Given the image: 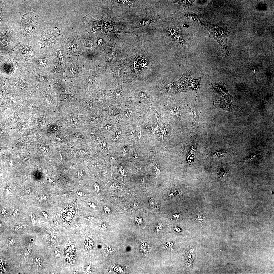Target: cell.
I'll use <instances>...</instances> for the list:
<instances>
[{
    "mask_svg": "<svg viewBox=\"0 0 274 274\" xmlns=\"http://www.w3.org/2000/svg\"><path fill=\"white\" fill-rule=\"evenodd\" d=\"M161 106V114L172 124L184 118L188 112L187 106L181 100L168 97L162 101Z\"/></svg>",
    "mask_w": 274,
    "mask_h": 274,
    "instance_id": "1",
    "label": "cell"
},
{
    "mask_svg": "<svg viewBox=\"0 0 274 274\" xmlns=\"http://www.w3.org/2000/svg\"><path fill=\"white\" fill-rule=\"evenodd\" d=\"M101 73L97 66L87 68L72 83L77 89H81L89 92H93L99 87L101 81Z\"/></svg>",
    "mask_w": 274,
    "mask_h": 274,
    "instance_id": "2",
    "label": "cell"
},
{
    "mask_svg": "<svg viewBox=\"0 0 274 274\" xmlns=\"http://www.w3.org/2000/svg\"><path fill=\"white\" fill-rule=\"evenodd\" d=\"M202 27L207 30L209 32V37L216 40L219 43L220 50L227 56H231L227 47V40L231 31V27L224 24L221 21L213 25H209L202 23Z\"/></svg>",
    "mask_w": 274,
    "mask_h": 274,
    "instance_id": "3",
    "label": "cell"
},
{
    "mask_svg": "<svg viewBox=\"0 0 274 274\" xmlns=\"http://www.w3.org/2000/svg\"><path fill=\"white\" fill-rule=\"evenodd\" d=\"M190 70L184 72L179 80L172 82L168 81L167 87L170 94L183 92L199 91L200 88L201 78L194 79L191 77Z\"/></svg>",
    "mask_w": 274,
    "mask_h": 274,
    "instance_id": "4",
    "label": "cell"
},
{
    "mask_svg": "<svg viewBox=\"0 0 274 274\" xmlns=\"http://www.w3.org/2000/svg\"><path fill=\"white\" fill-rule=\"evenodd\" d=\"M136 0L101 1L104 9L110 11L113 13L122 14L126 15L140 7L142 1Z\"/></svg>",
    "mask_w": 274,
    "mask_h": 274,
    "instance_id": "5",
    "label": "cell"
},
{
    "mask_svg": "<svg viewBox=\"0 0 274 274\" xmlns=\"http://www.w3.org/2000/svg\"><path fill=\"white\" fill-rule=\"evenodd\" d=\"M129 83H122L112 89L110 97L105 100V103L109 105H120L127 101L129 98L128 95L130 91Z\"/></svg>",
    "mask_w": 274,
    "mask_h": 274,
    "instance_id": "6",
    "label": "cell"
},
{
    "mask_svg": "<svg viewBox=\"0 0 274 274\" xmlns=\"http://www.w3.org/2000/svg\"><path fill=\"white\" fill-rule=\"evenodd\" d=\"M87 68L78 61L77 57L70 58L65 66L59 74L72 82L79 77Z\"/></svg>",
    "mask_w": 274,
    "mask_h": 274,
    "instance_id": "7",
    "label": "cell"
},
{
    "mask_svg": "<svg viewBox=\"0 0 274 274\" xmlns=\"http://www.w3.org/2000/svg\"><path fill=\"white\" fill-rule=\"evenodd\" d=\"M153 123L155 126V138L165 145L167 142L170 139L173 132L172 124L170 123L166 124L165 122L162 123Z\"/></svg>",
    "mask_w": 274,
    "mask_h": 274,
    "instance_id": "8",
    "label": "cell"
},
{
    "mask_svg": "<svg viewBox=\"0 0 274 274\" xmlns=\"http://www.w3.org/2000/svg\"><path fill=\"white\" fill-rule=\"evenodd\" d=\"M131 92V96L130 97L139 105L151 107L156 100L155 97L144 89H134Z\"/></svg>",
    "mask_w": 274,
    "mask_h": 274,
    "instance_id": "9",
    "label": "cell"
},
{
    "mask_svg": "<svg viewBox=\"0 0 274 274\" xmlns=\"http://www.w3.org/2000/svg\"><path fill=\"white\" fill-rule=\"evenodd\" d=\"M121 105H108L104 101L102 106L100 109V115L107 120L113 121L116 123L120 118Z\"/></svg>",
    "mask_w": 274,
    "mask_h": 274,
    "instance_id": "10",
    "label": "cell"
},
{
    "mask_svg": "<svg viewBox=\"0 0 274 274\" xmlns=\"http://www.w3.org/2000/svg\"><path fill=\"white\" fill-rule=\"evenodd\" d=\"M213 104L219 112H229L237 115H241L242 114L244 109L242 106L234 105L231 101L225 99L222 101L214 100Z\"/></svg>",
    "mask_w": 274,
    "mask_h": 274,
    "instance_id": "11",
    "label": "cell"
},
{
    "mask_svg": "<svg viewBox=\"0 0 274 274\" xmlns=\"http://www.w3.org/2000/svg\"><path fill=\"white\" fill-rule=\"evenodd\" d=\"M22 101L21 109L22 112L27 114H36L40 112V104L39 99H30Z\"/></svg>",
    "mask_w": 274,
    "mask_h": 274,
    "instance_id": "12",
    "label": "cell"
},
{
    "mask_svg": "<svg viewBox=\"0 0 274 274\" xmlns=\"http://www.w3.org/2000/svg\"><path fill=\"white\" fill-rule=\"evenodd\" d=\"M147 147L148 166L158 163L161 158L165 157L166 155L162 153L155 146L147 144Z\"/></svg>",
    "mask_w": 274,
    "mask_h": 274,
    "instance_id": "13",
    "label": "cell"
},
{
    "mask_svg": "<svg viewBox=\"0 0 274 274\" xmlns=\"http://www.w3.org/2000/svg\"><path fill=\"white\" fill-rule=\"evenodd\" d=\"M210 82V84H209L208 87L212 90L214 92L223 97L227 100L231 101L233 100V96L228 92L226 87L225 83L221 81L219 83L214 81Z\"/></svg>",
    "mask_w": 274,
    "mask_h": 274,
    "instance_id": "14",
    "label": "cell"
},
{
    "mask_svg": "<svg viewBox=\"0 0 274 274\" xmlns=\"http://www.w3.org/2000/svg\"><path fill=\"white\" fill-rule=\"evenodd\" d=\"M33 14L29 12L24 14L23 17L22 27L24 32L27 35L31 34L36 26Z\"/></svg>",
    "mask_w": 274,
    "mask_h": 274,
    "instance_id": "15",
    "label": "cell"
},
{
    "mask_svg": "<svg viewBox=\"0 0 274 274\" xmlns=\"http://www.w3.org/2000/svg\"><path fill=\"white\" fill-rule=\"evenodd\" d=\"M22 112L20 109L18 108L14 110L8 115L6 120L12 128H15L23 118Z\"/></svg>",
    "mask_w": 274,
    "mask_h": 274,
    "instance_id": "16",
    "label": "cell"
},
{
    "mask_svg": "<svg viewBox=\"0 0 274 274\" xmlns=\"http://www.w3.org/2000/svg\"><path fill=\"white\" fill-rule=\"evenodd\" d=\"M111 90H105L100 89L99 87L96 88L92 94V96L95 99L102 102L111 96Z\"/></svg>",
    "mask_w": 274,
    "mask_h": 274,
    "instance_id": "17",
    "label": "cell"
},
{
    "mask_svg": "<svg viewBox=\"0 0 274 274\" xmlns=\"http://www.w3.org/2000/svg\"><path fill=\"white\" fill-rule=\"evenodd\" d=\"M32 118L31 116L23 118L15 128L17 131L20 133H23L27 131L32 122Z\"/></svg>",
    "mask_w": 274,
    "mask_h": 274,
    "instance_id": "18",
    "label": "cell"
},
{
    "mask_svg": "<svg viewBox=\"0 0 274 274\" xmlns=\"http://www.w3.org/2000/svg\"><path fill=\"white\" fill-rule=\"evenodd\" d=\"M109 68L113 74V77L116 78H123L124 74V66L119 63H116L110 66Z\"/></svg>",
    "mask_w": 274,
    "mask_h": 274,
    "instance_id": "19",
    "label": "cell"
},
{
    "mask_svg": "<svg viewBox=\"0 0 274 274\" xmlns=\"http://www.w3.org/2000/svg\"><path fill=\"white\" fill-rule=\"evenodd\" d=\"M197 96L195 98V100L191 106V109L193 113V118L191 127H195L198 128V122L199 121V116L201 111L198 110L196 105V102Z\"/></svg>",
    "mask_w": 274,
    "mask_h": 274,
    "instance_id": "20",
    "label": "cell"
},
{
    "mask_svg": "<svg viewBox=\"0 0 274 274\" xmlns=\"http://www.w3.org/2000/svg\"><path fill=\"white\" fill-rule=\"evenodd\" d=\"M188 11H189L185 12V16L192 22L195 23L196 24L199 25L201 27L202 23L200 20V16L198 13L191 9Z\"/></svg>",
    "mask_w": 274,
    "mask_h": 274,
    "instance_id": "21",
    "label": "cell"
},
{
    "mask_svg": "<svg viewBox=\"0 0 274 274\" xmlns=\"http://www.w3.org/2000/svg\"><path fill=\"white\" fill-rule=\"evenodd\" d=\"M33 122L41 128H42L47 125V118L46 116L38 113L35 114Z\"/></svg>",
    "mask_w": 274,
    "mask_h": 274,
    "instance_id": "22",
    "label": "cell"
},
{
    "mask_svg": "<svg viewBox=\"0 0 274 274\" xmlns=\"http://www.w3.org/2000/svg\"><path fill=\"white\" fill-rule=\"evenodd\" d=\"M118 126L115 121H112L108 122L101 127V129L106 132H110Z\"/></svg>",
    "mask_w": 274,
    "mask_h": 274,
    "instance_id": "23",
    "label": "cell"
},
{
    "mask_svg": "<svg viewBox=\"0 0 274 274\" xmlns=\"http://www.w3.org/2000/svg\"><path fill=\"white\" fill-rule=\"evenodd\" d=\"M125 127H118L113 130V139L115 141H117L120 139L122 133L123 131L125 129Z\"/></svg>",
    "mask_w": 274,
    "mask_h": 274,
    "instance_id": "24",
    "label": "cell"
},
{
    "mask_svg": "<svg viewBox=\"0 0 274 274\" xmlns=\"http://www.w3.org/2000/svg\"><path fill=\"white\" fill-rule=\"evenodd\" d=\"M194 0H175L173 2L174 3L178 4L182 6L184 9L191 8L192 3Z\"/></svg>",
    "mask_w": 274,
    "mask_h": 274,
    "instance_id": "25",
    "label": "cell"
},
{
    "mask_svg": "<svg viewBox=\"0 0 274 274\" xmlns=\"http://www.w3.org/2000/svg\"><path fill=\"white\" fill-rule=\"evenodd\" d=\"M261 154V152H257L254 154L251 155L250 156L246 157L245 158L242 159L241 161L239 162H248L251 161L252 160H253L255 158L258 157Z\"/></svg>",
    "mask_w": 274,
    "mask_h": 274,
    "instance_id": "26",
    "label": "cell"
},
{
    "mask_svg": "<svg viewBox=\"0 0 274 274\" xmlns=\"http://www.w3.org/2000/svg\"><path fill=\"white\" fill-rule=\"evenodd\" d=\"M194 260V255L192 253H190L187 255V262L192 265Z\"/></svg>",
    "mask_w": 274,
    "mask_h": 274,
    "instance_id": "27",
    "label": "cell"
},
{
    "mask_svg": "<svg viewBox=\"0 0 274 274\" xmlns=\"http://www.w3.org/2000/svg\"><path fill=\"white\" fill-rule=\"evenodd\" d=\"M94 187L95 190L98 194H100V190L99 185L97 183H95L94 184Z\"/></svg>",
    "mask_w": 274,
    "mask_h": 274,
    "instance_id": "28",
    "label": "cell"
},
{
    "mask_svg": "<svg viewBox=\"0 0 274 274\" xmlns=\"http://www.w3.org/2000/svg\"><path fill=\"white\" fill-rule=\"evenodd\" d=\"M197 216L196 219H197V220H198L197 221H199L198 222H200V223L201 222H202V221H203V216L200 213H198L197 214Z\"/></svg>",
    "mask_w": 274,
    "mask_h": 274,
    "instance_id": "29",
    "label": "cell"
},
{
    "mask_svg": "<svg viewBox=\"0 0 274 274\" xmlns=\"http://www.w3.org/2000/svg\"><path fill=\"white\" fill-rule=\"evenodd\" d=\"M40 148L42 152L44 153H46L49 151V148L47 146H41Z\"/></svg>",
    "mask_w": 274,
    "mask_h": 274,
    "instance_id": "30",
    "label": "cell"
},
{
    "mask_svg": "<svg viewBox=\"0 0 274 274\" xmlns=\"http://www.w3.org/2000/svg\"><path fill=\"white\" fill-rule=\"evenodd\" d=\"M103 210L105 213L106 214H109L111 211L110 208L108 206H105L103 208Z\"/></svg>",
    "mask_w": 274,
    "mask_h": 274,
    "instance_id": "31",
    "label": "cell"
},
{
    "mask_svg": "<svg viewBox=\"0 0 274 274\" xmlns=\"http://www.w3.org/2000/svg\"><path fill=\"white\" fill-rule=\"evenodd\" d=\"M149 201V204L152 206H155L157 204L156 201L152 199H150Z\"/></svg>",
    "mask_w": 274,
    "mask_h": 274,
    "instance_id": "32",
    "label": "cell"
},
{
    "mask_svg": "<svg viewBox=\"0 0 274 274\" xmlns=\"http://www.w3.org/2000/svg\"><path fill=\"white\" fill-rule=\"evenodd\" d=\"M119 170L120 173L122 175L124 176L126 175V172L125 171L122 166H121L119 168Z\"/></svg>",
    "mask_w": 274,
    "mask_h": 274,
    "instance_id": "33",
    "label": "cell"
},
{
    "mask_svg": "<svg viewBox=\"0 0 274 274\" xmlns=\"http://www.w3.org/2000/svg\"><path fill=\"white\" fill-rule=\"evenodd\" d=\"M77 173L78 176L80 178H83L84 174L82 170H79L78 171Z\"/></svg>",
    "mask_w": 274,
    "mask_h": 274,
    "instance_id": "34",
    "label": "cell"
},
{
    "mask_svg": "<svg viewBox=\"0 0 274 274\" xmlns=\"http://www.w3.org/2000/svg\"><path fill=\"white\" fill-rule=\"evenodd\" d=\"M108 227V225L106 224H102L100 226V228L102 230L106 229Z\"/></svg>",
    "mask_w": 274,
    "mask_h": 274,
    "instance_id": "35",
    "label": "cell"
},
{
    "mask_svg": "<svg viewBox=\"0 0 274 274\" xmlns=\"http://www.w3.org/2000/svg\"><path fill=\"white\" fill-rule=\"evenodd\" d=\"M136 221L138 224H140L142 223V220L141 218L138 217L136 219Z\"/></svg>",
    "mask_w": 274,
    "mask_h": 274,
    "instance_id": "36",
    "label": "cell"
},
{
    "mask_svg": "<svg viewBox=\"0 0 274 274\" xmlns=\"http://www.w3.org/2000/svg\"><path fill=\"white\" fill-rule=\"evenodd\" d=\"M88 204L89 206L90 207L93 208H96V206L95 204L92 203H88Z\"/></svg>",
    "mask_w": 274,
    "mask_h": 274,
    "instance_id": "37",
    "label": "cell"
},
{
    "mask_svg": "<svg viewBox=\"0 0 274 274\" xmlns=\"http://www.w3.org/2000/svg\"><path fill=\"white\" fill-rule=\"evenodd\" d=\"M226 174L224 172H221L219 173V176L220 177L222 176L221 177H225V176H226Z\"/></svg>",
    "mask_w": 274,
    "mask_h": 274,
    "instance_id": "38",
    "label": "cell"
},
{
    "mask_svg": "<svg viewBox=\"0 0 274 274\" xmlns=\"http://www.w3.org/2000/svg\"><path fill=\"white\" fill-rule=\"evenodd\" d=\"M56 139L57 141L59 142H62L63 141L62 139L59 136H57L56 138Z\"/></svg>",
    "mask_w": 274,
    "mask_h": 274,
    "instance_id": "39",
    "label": "cell"
},
{
    "mask_svg": "<svg viewBox=\"0 0 274 274\" xmlns=\"http://www.w3.org/2000/svg\"><path fill=\"white\" fill-rule=\"evenodd\" d=\"M79 152L80 153L82 154H87V152L84 149H81L79 150Z\"/></svg>",
    "mask_w": 274,
    "mask_h": 274,
    "instance_id": "40",
    "label": "cell"
},
{
    "mask_svg": "<svg viewBox=\"0 0 274 274\" xmlns=\"http://www.w3.org/2000/svg\"><path fill=\"white\" fill-rule=\"evenodd\" d=\"M77 193L78 195L81 196H83L85 195V193L81 191H78Z\"/></svg>",
    "mask_w": 274,
    "mask_h": 274,
    "instance_id": "41",
    "label": "cell"
},
{
    "mask_svg": "<svg viewBox=\"0 0 274 274\" xmlns=\"http://www.w3.org/2000/svg\"><path fill=\"white\" fill-rule=\"evenodd\" d=\"M138 158V156L137 153H134L133 156V158L134 159L136 160Z\"/></svg>",
    "mask_w": 274,
    "mask_h": 274,
    "instance_id": "42",
    "label": "cell"
},
{
    "mask_svg": "<svg viewBox=\"0 0 274 274\" xmlns=\"http://www.w3.org/2000/svg\"><path fill=\"white\" fill-rule=\"evenodd\" d=\"M127 150V149L126 148V147H124V148L123 149L122 152L123 153H125V152H126V151Z\"/></svg>",
    "mask_w": 274,
    "mask_h": 274,
    "instance_id": "43",
    "label": "cell"
}]
</instances>
